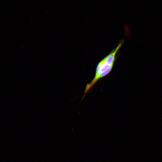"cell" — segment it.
<instances>
[{
  "label": "cell",
  "mask_w": 162,
  "mask_h": 162,
  "mask_svg": "<svg viewBox=\"0 0 162 162\" xmlns=\"http://www.w3.org/2000/svg\"><path fill=\"white\" fill-rule=\"evenodd\" d=\"M123 43L124 40H121L116 47L97 64L94 77L90 83L87 84L82 99L90 89L99 80L107 75L111 71L116 61V55Z\"/></svg>",
  "instance_id": "6da1fadb"
}]
</instances>
